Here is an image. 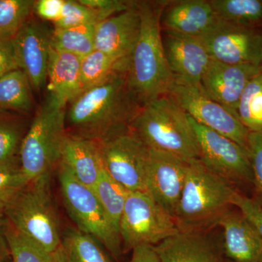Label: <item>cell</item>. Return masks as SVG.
Segmentation results:
<instances>
[{
  "mask_svg": "<svg viewBox=\"0 0 262 262\" xmlns=\"http://www.w3.org/2000/svg\"><path fill=\"white\" fill-rule=\"evenodd\" d=\"M127 71L80 93L66 112L70 135L103 142L130 130L141 110L127 78Z\"/></svg>",
  "mask_w": 262,
  "mask_h": 262,
  "instance_id": "cell-1",
  "label": "cell"
},
{
  "mask_svg": "<svg viewBox=\"0 0 262 262\" xmlns=\"http://www.w3.org/2000/svg\"><path fill=\"white\" fill-rule=\"evenodd\" d=\"M167 2H138L141 30L127 67L129 87L141 107L168 94L173 81L163 43L161 15Z\"/></svg>",
  "mask_w": 262,
  "mask_h": 262,
  "instance_id": "cell-2",
  "label": "cell"
},
{
  "mask_svg": "<svg viewBox=\"0 0 262 262\" xmlns=\"http://www.w3.org/2000/svg\"><path fill=\"white\" fill-rule=\"evenodd\" d=\"M130 130L148 149L175 155L188 163L199 160L195 134L189 117L167 95L141 107Z\"/></svg>",
  "mask_w": 262,
  "mask_h": 262,
  "instance_id": "cell-3",
  "label": "cell"
},
{
  "mask_svg": "<svg viewBox=\"0 0 262 262\" xmlns=\"http://www.w3.org/2000/svg\"><path fill=\"white\" fill-rule=\"evenodd\" d=\"M236 189L225 179L212 173L200 160L188 165L187 177L175 218L180 231L200 232L216 225L232 206Z\"/></svg>",
  "mask_w": 262,
  "mask_h": 262,
  "instance_id": "cell-4",
  "label": "cell"
},
{
  "mask_svg": "<svg viewBox=\"0 0 262 262\" xmlns=\"http://www.w3.org/2000/svg\"><path fill=\"white\" fill-rule=\"evenodd\" d=\"M67 108L47 99L39 108L24 136L20 152V167L28 182L51 176L60 163L62 148L67 136Z\"/></svg>",
  "mask_w": 262,
  "mask_h": 262,
  "instance_id": "cell-5",
  "label": "cell"
},
{
  "mask_svg": "<svg viewBox=\"0 0 262 262\" xmlns=\"http://www.w3.org/2000/svg\"><path fill=\"white\" fill-rule=\"evenodd\" d=\"M51 176L31 181L15 195L4 217L49 253L61 246L59 225L50 192Z\"/></svg>",
  "mask_w": 262,
  "mask_h": 262,
  "instance_id": "cell-6",
  "label": "cell"
},
{
  "mask_svg": "<svg viewBox=\"0 0 262 262\" xmlns=\"http://www.w3.org/2000/svg\"><path fill=\"white\" fill-rule=\"evenodd\" d=\"M58 166L63 204L71 218L79 230L92 236L118 258L123 252L120 233L108 220L94 190L77 181L62 164Z\"/></svg>",
  "mask_w": 262,
  "mask_h": 262,
  "instance_id": "cell-7",
  "label": "cell"
},
{
  "mask_svg": "<svg viewBox=\"0 0 262 262\" xmlns=\"http://www.w3.org/2000/svg\"><path fill=\"white\" fill-rule=\"evenodd\" d=\"M180 232L175 218L147 192L129 193L120 223L122 251L155 246Z\"/></svg>",
  "mask_w": 262,
  "mask_h": 262,
  "instance_id": "cell-8",
  "label": "cell"
},
{
  "mask_svg": "<svg viewBox=\"0 0 262 262\" xmlns=\"http://www.w3.org/2000/svg\"><path fill=\"white\" fill-rule=\"evenodd\" d=\"M167 96L194 121L229 138L249 152L251 132L234 114L212 100L201 83L173 77Z\"/></svg>",
  "mask_w": 262,
  "mask_h": 262,
  "instance_id": "cell-9",
  "label": "cell"
},
{
  "mask_svg": "<svg viewBox=\"0 0 262 262\" xmlns=\"http://www.w3.org/2000/svg\"><path fill=\"white\" fill-rule=\"evenodd\" d=\"M188 117L195 134L201 163L232 186L253 187L249 152L229 138Z\"/></svg>",
  "mask_w": 262,
  "mask_h": 262,
  "instance_id": "cell-10",
  "label": "cell"
},
{
  "mask_svg": "<svg viewBox=\"0 0 262 262\" xmlns=\"http://www.w3.org/2000/svg\"><path fill=\"white\" fill-rule=\"evenodd\" d=\"M105 170L129 192H146L149 149L130 130L98 143Z\"/></svg>",
  "mask_w": 262,
  "mask_h": 262,
  "instance_id": "cell-11",
  "label": "cell"
},
{
  "mask_svg": "<svg viewBox=\"0 0 262 262\" xmlns=\"http://www.w3.org/2000/svg\"><path fill=\"white\" fill-rule=\"evenodd\" d=\"M212 60L228 64H259L262 29L217 23L201 37Z\"/></svg>",
  "mask_w": 262,
  "mask_h": 262,
  "instance_id": "cell-12",
  "label": "cell"
},
{
  "mask_svg": "<svg viewBox=\"0 0 262 262\" xmlns=\"http://www.w3.org/2000/svg\"><path fill=\"white\" fill-rule=\"evenodd\" d=\"M52 34L44 24L29 19L12 39L19 69L36 91L47 82Z\"/></svg>",
  "mask_w": 262,
  "mask_h": 262,
  "instance_id": "cell-13",
  "label": "cell"
},
{
  "mask_svg": "<svg viewBox=\"0 0 262 262\" xmlns=\"http://www.w3.org/2000/svg\"><path fill=\"white\" fill-rule=\"evenodd\" d=\"M189 163L175 155L149 149L146 192L173 217L182 196Z\"/></svg>",
  "mask_w": 262,
  "mask_h": 262,
  "instance_id": "cell-14",
  "label": "cell"
},
{
  "mask_svg": "<svg viewBox=\"0 0 262 262\" xmlns=\"http://www.w3.org/2000/svg\"><path fill=\"white\" fill-rule=\"evenodd\" d=\"M260 72L257 66L228 64L211 59L201 84L212 100L237 117V106L244 90Z\"/></svg>",
  "mask_w": 262,
  "mask_h": 262,
  "instance_id": "cell-15",
  "label": "cell"
},
{
  "mask_svg": "<svg viewBox=\"0 0 262 262\" xmlns=\"http://www.w3.org/2000/svg\"><path fill=\"white\" fill-rule=\"evenodd\" d=\"M138 2L128 9L98 23L95 34V50L117 59L128 60L141 30Z\"/></svg>",
  "mask_w": 262,
  "mask_h": 262,
  "instance_id": "cell-16",
  "label": "cell"
},
{
  "mask_svg": "<svg viewBox=\"0 0 262 262\" xmlns=\"http://www.w3.org/2000/svg\"><path fill=\"white\" fill-rule=\"evenodd\" d=\"M162 32L165 57L173 77L201 83L211 60L201 38Z\"/></svg>",
  "mask_w": 262,
  "mask_h": 262,
  "instance_id": "cell-17",
  "label": "cell"
},
{
  "mask_svg": "<svg viewBox=\"0 0 262 262\" xmlns=\"http://www.w3.org/2000/svg\"><path fill=\"white\" fill-rule=\"evenodd\" d=\"M218 20L209 1H167L161 15L162 31L179 35L202 37L213 28Z\"/></svg>",
  "mask_w": 262,
  "mask_h": 262,
  "instance_id": "cell-18",
  "label": "cell"
},
{
  "mask_svg": "<svg viewBox=\"0 0 262 262\" xmlns=\"http://www.w3.org/2000/svg\"><path fill=\"white\" fill-rule=\"evenodd\" d=\"M223 229L224 252L232 262H262V239L237 208L229 209L217 222Z\"/></svg>",
  "mask_w": 262,
  "mask_h": 262,
  "instance_id": "cell-19",
  "label": "cell"
},
{
  "mask_svg": "<svg viewBox=\"0 0 262 262\" xmlns=\"http://www.w3.org/2000/svg\"><path fill=\"white\" fill-rule=\"evenodd\" d=\"M160 262H232L200 232H184L154 246Z\"/></svg>",
  "mask_w": 262,
  "mask_h": 262,
  "instance_id": "cell-20",
  "label": "cell"
},
{
  "mask_svg": "<svg viewBox=\"0 0 262 262\" xmlns=\"http://www.w3.org/2000/svg\"><path fill=\"white\" fill-rule=\"evenodd\" d=\"M80 57L52 48L48 70V99L66 108L81 93Z\"/></svg>",
  "mask_w": 262,
  "mask_h": 262,
  "instance_id": "cell-21",
  "label": "cell"
},
{
  "mask_svg": "<svg viewBox=\"0 0 262 262\" xmlns=\"http://www.w3.org/2000/svg\"><path fill=\"white\" fill-rule=\"evenodd\" d=\"M60 163L86 187H94L104 167L96 141L70 135L62 148Z\"/></svg>",
  "mask_w": 262,
  "mask_h": 262,
  "instance_id": "cell-22",
  "label": "cell"
},
{
  "mask_svg": "<svg viewBox=\"0 0 262 262\" xmlns=\"http://www.w3.org/2000/svg\"><path fill=\"white\" fill-rule=\"evenodd\" d=\"M32 89L28 77L20 69L2 76L0 110L29 113L33 106Z\"/></svg>",
  "mask_w": 262,
  "mask_h": 262,
  "instance_id": "cell-23",
  "label": "cell"
},
{
  "mask_svg": "<svg viewBox=\"0 0 262 262\" xmlns=\"http://www.w3.org/2000/svg\"><path fill=\"white\" fill-rule=\"evenodd\" d=\"M26 134L20 117L0 110V170L20 168L19 152Z\"/></svg>",
  "mask_w": 262,
  "mask_h": 262,
  "instance_id": "cell-24",
  "label": "cell"
},
{
  "mask_svg": "<svg viewBox=\"0 0 262 262\" xmlns=\"http://www.w3.org/2000/svg\"><path fill=\"white\" fill-rule=\"evenodd\" d=\"M128 60H120L97 50L81 60V93L108 80L119 72L127 71Z\"/></svg>",
  "mask_w": 262,
  "mask_h": 262,
  "instance_id": "cell-25",
  "label": "cell"
},
{
  "mask_svg": "<svg viewBox=\"0 0 262 262\" xmlns=\"http://www.w3.org/2000/svg\"><path fill=\"white\" fill-rule=\"evenodd\" d=\"M217 17L224 21L262 29V0H211Z\"/></svg>",
  "mask_w": 262,
  "mask_h": 262,
  "instance_id": "cell-26",
  "label": "cell"
},
{
  "mask_svg": "<svg viewBox=\"0 0 262 262\" xmlns=\"http://www.w3.org/2000/svg\"><path fill=\"white\" fill-rule=\"evenodd\" d=\"M92 189L108 220L120 233V220L130 192L112 178L105 169Z\"/></svg>",
  "mask_w": 262,
  "mask_h": 262,
  "instance_id": "cell-27",
  "label": "cell"
},
{
  "mask_svg": "<svg viewBox=\"0 0 262 262\" xmlns=\"http://www.w3.org/2000/svg\"><path fill=\"white\" fill-rule=\"evenodd\" d=\"M96 25L89 24L53 29L52 48L84 58L95 50Z\"/></svg>",
  "mask_w": 262,
  "mask_h": 262,
  "instance_id": "cell-28",
  "label": "cell"
},
{
  "mask_svg": "<svg viewBox=\"0 0 262 262\" xmlns=\"http://www.w3.org/2000/svg\"><path fill=\"white\" fill-rule=\"evenodd\" d=\"M3 235L13 262H52L49 253L5 218Z\"/></svg>",
  "mask_w": 262,
  "mask_h": 262,
  "instance_id": "cell-29",
  "label": "cell"
},
{
  "mask_svg": "<svg viewBox=\"0 0 262 262\" xmlns=\"http://www.w3.org/2000/svg\"><path fill=\"white\" fill-rule=\"evenodd\" d=\"M61 247L70 262H112L98 241L79 229L67 231Z\"/></svg>",
  "mask_w": 262,
  "mask_h": 262,
  "instance_id": "cell-30",
  "label": "cell"
},
{
  "mask_svg": "<svg viewBox=\"0 0 262 262\" xmlns=\"http://www.w3.org/2000/svg\"><path fill=\"white\" fill-rule=\"evenodd\" d=\"M237 117L250 132H262V73L250 81L239 99Z\"/></svg>",
  "mask_w": 262,
  "mask_h": 262,
  "instance_id": "cell-31",
  "label": "cell"
},
{
  "mask_svg": "<svg viewBox=\"0 0 262 262\" xmlns=\"http://www.w3.org/2000/svg\"><path fill=\"white\" fill-rule=\"evenodd\" d=\"M33 0H0V39H13L34 10Z\"/></svg>",
  "mask_w": 262,
  "mask_h": 262,
  "instance_id": "cell-32",
  "label": "cell"
},
{
  "mask_svg": "<svg viewBox=\"0 0 262 262\" xmlns=\"http://www.w3.org/2000/svg\"><path fill=\"white\" fill-rule=\"evenodd\" d=\"M110 18L102 12L82 5L79 1L64 0L61 18L54 24V29H64L78 26L96 25Z\"/></svg>",
  "mask_w": 262,
  "mask_h": 262,
  "instance_id": "cell-33",
  "label": "cell"
},
{
  "mask_svg": "<svg viewBox=\"0 0 262 262\" xmlns=\"http://www.w3.org/2000/svg\"><path fill=\"white\" fill-rule=\"evenodd\" d=\"M28 183L20 168L0 170V215H4L7 206Z\"/></svg>",
  "mask_w": 262,
  "mask_h": 262,
  "instance_id": "cell-34",
  "label": "cell"
},
{
  "mask_svg": "<svg viewBox=\"0 0 262 262\" xmlns=\"http://www.w3.org/2000/svg\"><path fill=\"white\" fill-rule=\"evenodd\" d=\"M249 154L253 171L254 198H251L262 207V132L250 133Z\"/></svg>",
  "mask_w": 262,
  "mask_h": 262,
  "instance_id": "cell-35",
  "label": "cell"
},
{
  "mask_svg": "<svg viewBox=\"0 0 262 262\" xmlns=\"http://www.w3.org/2000/svg\"><path fill=\"white\" fill-rule=\"evenodd\" d=\"M232 205L244 215L262 239V207L239 191L234 193Z\"/></svg>",
  "mask_w": 262,
  "mask_h": 262,
  "instance_id": "cell-36",
  "label": "cell"
},
{
  "mask_svg": "<svg viewBox=\"0 0 262 262\" xmlns=\"http://www.w3.org/2000/svg\"><path fill=\"white\" fill-rule=\"evenodd\" d=\"M79 2L85 6L102 12L108 17L125 11L135 3L123 0H79Z\"/></svg>",
  "mask_w": 262,
  "mask_h": 262,
  "instance_id": "cell-37",
  "label": "cell"
},
{
  "mask_svg": "<svg viewBox=\"0 0 262 262\" xmlns=\"http://www.w3.org/2000/svg\"><path fill=\"white\" fill-rule=\"evenodd\" d=\"M64 0H39L35 1L34 10L40 18L56 23L61 16Z\"/></svg>",
  "mask_w": 262,
  "mask_h": 262,
  "instance_id": "cell-38",
  "label": "cell"
},
{
  "mask_svg": "<svg viewBox=\"0 0 262 262\" xmlns=\"http://www.w3.org/2000/svg\"><path fill=\"white\" fill-rule=\"evenodd\" d=\"M12 39H0V77L18 70Z\"/></svg>",
  "mask_w": 262,
  "mask_h": 262,
  "instance_id": "cell-39",
  "label": "cell"
},
{
  "mask_svg": "<svg viewBox=\"0 0 262 262\" xmlns=\"http://www.w3.org/2000/svg\"><path fill=\"white\" fill-rule=\"evenodd\" d=\"M132 251L130 262H160L154 246H138Z\"/></svg>",
  "mask_w": 262,
  "mask_h": 262,
  "instance_id": "cell-40",
  "label": "cell"
},
{
  "mask_svg": "<svg viewBox=\"0 0 262 262\" xmlns=\"http://www.w3.org/2000/svg\"><path fill=\"white\" fill-rule=\"evenodd\" d=\"M4 215H0V262L6 261L9 256V251L5 243L4 235H3V227H4Z\"/></svg>",
  "mask_w": 262,
  "mask_h": 262,
  "instance_id": "cell-41",
  "label": "cell"
},
{
  "mask_svg": "<svg viewBox=\"0 0 262 262\" xmlns=\"http://www.w3.org/2000/svg\"><path fill=\"white\" fill-rule=\"evenodd\" d=\"M52 262H70L68 258L66 256L61 246L59 249L57 250L56 252L54 253V256H53V259Z\"/></svg>",
  "mask_w": 262,
  "mask_h": 262,
  "instance_id": "cell-42",
  "label": "cell"
},
{
  "mask_svg": "<svg viewBox=\"0 0 262 262\" xmlns=\"http://www.w3.org/2000/svg\"><path fill=\"white\" fill-rule=\"evenodd\" d=\"M258 68H259L260 72L262 73V42L261 47V53H260L259 64H258Z\"/></svg>",
  "mask_w": 262,
  "mask_h": 262,
  "instance_id": "cell-43",
  "label": "cell"
}]
</instances>
